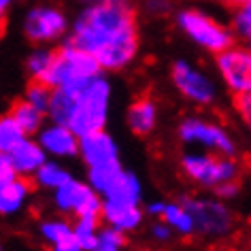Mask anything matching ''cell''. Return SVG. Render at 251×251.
Instances as JSON below:
<instances>
[{
  "instance_id": "7402d4cb",
  "label": "cell",
  "mask_w": 251,
  "mask_h": 251,
  "mask_svg": "<svg viewBox=\"0 0 251 251\" xmlns=\"http://www.w3.org/2000/svg\"><path fill=\"white\" fill-rule=\"evenodd\" d=\"M164 222L175 230V234L179 238H192L196 236V224H194V217L190 209L179 202V200H168L166 213H164Z\"/></svg>"
},
{
  "instance_id": "2e32d148",
  "label": "cell",
  "mask_w": 251,
  "mask_h": 251,
  "mask_svg": "<svg viewBox=\"0 0 251 251\" xmlns=\"http://www.w3.org/2000/svg\"><path fill=\"white\" fill-rule=\"evenodd\" d=\"M100 219H102L104 226H111V228L130 236L145 228L147 213L143 209V204H124L115 202V200H104Z\"/></svg>"
},
{
  "instance_id": "ac0fdd59",
  "label": "cell",
  "mask_w": 251,
  "mask_h": 251,
  "mask_svg": "<svg viewBox=\"0 0 251 251\" xmlns=\"http://www.w3.org/2000/svg\"><path fill=\"white\" fill-rule=\"evenodd\" d=\"M104 200H115V202L124 204H143L145 202V187H143V179L136 175L132 168H122L117 179L113 181L109 192L102 196Z\"/></svg>"
},
{
  "instance_id": "60d3db41",
  "label": "cell",
  "mask_w": 251,
  "mask_h": 251,
  "mask_svg": "<svg viewBox=\"0 0 251 251\" xmlns=\"http://www.w3.org/2000/svg\"><path fill=\"white\" fill-rule=\"evenodd\" d=\"M22 251H30V249H22Z\"/></svg>"
},
{
  "instance_id": "f1b7e54d",
  "label": "cell",
  "mask_w": 251,
  "mask_h": 251,
  "mask_svg": "<svg viewBox=\"0 0 251 251\" xmlns=\"http://www.w3.org/2000/svg\"><path fill=\"white\" fill-rule=\"evenodd\" d=\"M126 247H128V234L102 224V230L92 251H126Z\"/></svg>"
},
{
  "instance_id": "d6a6232c",
  "label": "cell",
  "mask_w": 251,
  "mask_h": 251,
  "mask_svg": "<svg viewBox=\"0 0 251 251\" xmlns=\"http://www.w3.org/2000/svg\"><path fill=\"white\" fill-rule=\"evenodd\" d=\"M143 9L149 17H166L175 13V4L171 0H143Z\"/></svg>"
},
{
  "instance_id": "7c38bea8",
  "label": "cell",
  "mask_w": 251,
  "mask_h": 251,
  "mask_svg": "<svg viewBox=\"0 0 251 251\" xmlns=\"http://www.w3.org/2000/svg\"><path fill=\"white\" fill-rule=\"evenodd\" d=\"M79 160L85 168L122 162V147H119V141L115 136L104 128V130H98V132H92L87 136H81Z\"/></svg>"
},
{
  "instance_id": "e575fe53",
  "label": "cell",
  "mask_w": 251,
  "mask_h": 251,
  "mask_svg": "<svg viewBox=\"0 0 251 251\" xmlns=\"http://www.w3.org/2000/svg\"><path fill=\"white\" fill-rule=\"evenodd\" d=\"M166 206H168V200L164 198H151L147 202H143V209H145L149 219H162L166 213Z\"/></svg>"
},
{
  "instance_id": "5bb4252c",
  "label": "cell",
  "mask_w": 251,
  "mask_h": 251,
  "mask_svg": "<svg viewBox=\"0 0 251 251\" xmlns=\"http://www.w3.org/2000/svg\"><path fill=\"white\" fill-rule=\"evenodd\" d=\"M126 128L130 130L139 139H147L151 136L160 126V104L158 100L143 94L130 100V104L126 106Z\"/></svg>"
},
{
  "instance_id": "4fadbf2b",
  "label": "cell",
  "mask_w": 251,
  "mask_h": 251,
  "mask_svg": "<svg viewBox=\"0 0 251 251\" xmlns=\"http://www.w3.org/2000/svg\"><path fill=\"white\" fill-rule=\"evenodd\" d=\"M36 141L41 143L45 153L53 160L68 162V160L79 158V141L81 139L64 124L47 122L41 128V132L36 134Z\"/></svg>"
},
{
  "instance_id": "484cf974",
  "label": "cell",
  "mask_w": 251,
  "mask_h": 251,
  "mask_svg": "<svg viewBox=\"0 0 251 251\" xmlns=\"http://www.w3.org/2000/svg\"><path fill=\"white\" fill-rule=\"evenodd\" d=\"M122 168H124L122 162H113V164H104V166L85 168V181L100 194V196H104V194L109 192V187L113 185V181L117 179V175L122 173Z\"/></svg>"
},
{
  "instance_id": "d6986e66",
  "label": "cell",
  "mask_w": 251,
  "mask_h": 251,
  "mask_svg": "<svg viewBox=\"0 0 251 251\" xmlns=\"http://www.w3.org/2000/svg\"><path fill=\"white\" fill-rule=\"evenodd\" d=\"M36 236L41 238L47 247H55L60 243H66L73 238V219L66 215H47L36 222Z\"/></svg>"
},
{
  "instance_id": "8d00e7d4",
  "label": "cell",
  "mask_w": 251,
  "mask_h": 251,
  "mask_svg": "<svg viewBox=\"0 0 251 251\" xmlns=\"http://www.w3.org/2000/svg\"><path fill=\"white\" fill-rule=\"evenodd\" d=\"M49 251H85V249L81 247L75 238H71V241H66V243H60V245H55V247H49Z\"/></svg>"
},
{
  "instance_id": "6da1fadb",
  "label": "cell",
  "mask_w": 251,
  "mask_h": 251,
  "mask_svg": "<svg viewBox=\"0 0 251 251\" xmlns=\"http://www.w3.org/2000/svg\"><path fill=\"white\" fill-rule=\"evenodd\" d=\"M68 41L90 51L106 75L128 71L141 53L139 4L134 0H96L77 9Z\"/></svg>"
},
{
  "instance_id": "4dcf8cb0",
  "label": "cell",
  "mask_w": 251,
  "mask_h": 251,
  "mask_svg": "<svg viewBox=\"0 0 251 251\" xmlns=\"http://www.w3.org/2000/svg\"><path fill=\"white\" fill-rule=\"evenodd\" d=\"M147 238L151 243L166 245V243H171L173 238H177V234H175V230L164 219H151V222L147 224Z\"/></svg>"
},
{
  "instance_id": "e0dca14e",
  "label": "cell",
  "mask_w": 251,
  "mask_h": 251,
  "mask_svg": "<svg viewBox=\"0 0 251 251\" xmlns=\"http://www.w3.org/2000/svg\"><path fill=\"white\" fill-rule=\"evenodd\" d=\"M36 190L32 179L17 177L11 183L0 185V215L13 219L20 217L32 202V192Z\"/></svg>"
},
{
  "instance_id": "8992f818",
  "label": "cell",
  "mask_w": 251,
  "mask_h": 251,
  "mask_svg": "<svg viewBox=\"0 0 251 251\" xmlns=\"http://www.w3.org/2000/svg\"><path fill=\"white\" fill-rule=\"evenodd\" d=\"M100 73L104 71L100 68L98 60L90 51L77 47L75 43L66 39L60 45H55V60L41 81L47 83L51 90H60V87L83 90Z\"/></svg>"
},
{
  "instance_id": "30bf717a",
  "label": "cell",
  "mask_w": 251,
  "mask_h": 251,
  "mask_svg": "<svg viewBox=\"0 0 251 251\" xmlns=\"http://www.w3.org/2000/svg\"><path fill=\"white\" fill-rule=\"evenodd\" d=\"M49 204L53 213L66 217H98L102 215L104 198L85 179L73 177L62 187L49 194Z\"/></svg>"
},
{
  "instance_id": "d4e9b609",
  "label": "cell",
  "mask_w": 251,
  "mask_h": 251,
  "mask_svg": "<svg viewBox=\"0 0 251 251\" xmlns=\"http://www.w3.org/2000/svg\"><path fill=\"white\" fill-rule=\"evenodd\" d=\"M102 230V219L98 217H75L73 219V238L85 251H92Z\"/></svg>"
},
{
  "instance_id": "ab89813d",
  "label": "cell",
  "mask_w": 251,
  "mask_h": 251,
  "mask_svg": "<svg viewBox=\"0 0 251 251\" xmlns=\"http://www.w3.org/2000/svg\"><path fill=\"white\" fill-rule=\"evenodd\" d=\"M92 2H96V0H75V4L81 9V7H87V4H92Z\"/></svg>"
},
{
  "instance_id": "4316f807",
  "label": "cell",
  "mask_w": 251,
  "mask_h": 251,
  "mask_svg": "<svg viewBox=\"0 0 251 251\" xmlns=\"http://www.w3.org/2000/svg\"><path fill=\"white\" fill-rule=\"evenodd\" d=\"M51 96H53L51 87H49L47 83H43V81H36V79H28V83L22 92V98L28 100V102L32 106H36V109H41L43 113H47L49 102H51Z\"/></svg>"
},
{
  "instance_id": "5b68a950",
  "label": "cell",
  "mask_w": 251,
  "mask_h": 251,
  "mask_svg": "<svg viewBox=\"0 0 251 251\" xmlns=\"http://www.w3.org/2000/svg\"><path fill=\"white\" fill-rule=\"evenodd\" d=\"M168 81L173 90L196 109H209L219 102L222 83L217 75L206 71L202 64L187 58H175L168 66Z\"/></svg>"
},
{
  "instance_id": "ba28073f",
  "label": "cell",
  "mask_w": 251,
  "mask_h": 251,
  "mask_svg": "<svg viewBox=\"0 0 251 251\" xmlns=\"http://www.w3.org/2000/svg\"><path fill=\"white\" fill-rule=\"evenodd\" d=\"M190 209L194 224H196V236L204 241H224L236 230V215L230 202L217 198L213 192L209 194H190L183 192L177 196Z\"/></svg>"
},
{
  "instance_id": "f35d334b",
  "label": "cell",
  "mask_w": 251,
  "mask_h": 251,
  "mask_svg": "<svg viewBox=\"0 0 251 251\" xmlns=\"http://www.w3.org/2000/svg\"><path fill=\"white\" fill-rule=\"evenodd\" d=\"M219 2H224V4H228V7H241V4H245V2H249V0H219Z\"/></svg>"
},
{
  "instance_id": "277c9868",
  "label": "cell",
  "mask_w": 251,
  "mask_h": 251,
  "mask_svg": "<svg viewBox=\"0 0 251 251\" xmlns=\"http://www.w3.org/2000/svg\"><path fill=\"white\" fill-rule=\"evenodd\" d=\"M179 171L194 187L215 192L219 185L241 179L243 164L238 158L230 155H219L202 149H183L179 155Z\"/></svg>"
},
{
  "instance_id": "1f68e13d",
  "label": "cell",
  "mask_w": 251,
  "mask_h": 251,
  "mask_svg": "<svg viewBox=\"0 0 251 251\" xmlns=\"http://www.w3.org/2000/svg\"><path fill=\"white\" fill-rule=\"evenodd\" d=\"M232 109H234L245 132L251 136V94H247V96H234L232 98Z\"/></svg>"
},
{
  "instance_id": "ffe728a7",
  "label": "cell",
  "mask_w": 251,
  "mask_h": 251,
  "mask_svg": "<svg viewBox=\"0 0 251 251\" xmlns=\"http://www.w3.org/2000/svg\"><path fill=\"white\" fill-rule=\"evenodd\" d=\"M75 175L71 173V168L66 166V162L62 160H53L49 158L45 164H43L36 175L32 177V183L39 192H45V194H51L55 192L58 187H62L66 181H71Z\"/></svg>"
},
{
  "instance_id": "d590c367",
  "label": "cell",
  "mask_w": 251,
  "mask_h": 251,
  "mask_svg": "<svg viewBox=\"0 0 251 251\" xmlns=\"http://www.w3.org/2000/svg\"><path fill=\"white\" fill-rule=\"evenodd\" d=\"M17 177H20V175H17V173L13 171V166H11L7 160L0 158V185L11 183V181L17 179Z\"/></svg>"
},
{
  "instance_id": "9c48e42d",
  "label": "cell",
  "mask_w": 251,
  "mask_h": 251,
  "mask_svg": "<svg viewBox=\"0 0 251 251\" xmlns=\"http://www.w3.org/2000/svg\"><path fill=\"white\" fill-rule=\"evenodd\" d=\"M73 17L55 0H39L24 11L20 30L30 45H60L71 34Z\"/></svg>"
},
{
  "instance_id": "83f0119b",
  "label": "cell",
  "mask_w": 251,
  "mask_h": 251,
  "mask_svg": "<svg viewBox=\"0 0 251 251\" xmlns=\"http://www.w3.org/2000/svg\"><path fill=\"white\" fill-rule=\"evenodd\" d=\"M230 26L236 34V41L251 45V0L241 4V7L232 9L230 15Z\"/></svg>"
},
{
  "instance_id": "44dd1931",
  "label": "cell",
  "mask_w": 251,
  "mask_h": 251,
  "mask_svg": "<svg viewBox=\"0 0 251 251\" xmlns=\"http://www.w3.org/2000/svg\"><path fill=\"white\" fill-rule=\"evenodd\" d=\"M9 115L15 119V124L26 132L28 136H36L41 132V128L45 126L49 119H47V113H43L41 109H36L24 98H17L11 102L9 106Z\"/></svg>"
},
{
  "instance_id": "8fae6325",
  "label": "cell",
  "mask_w": 251,
  "mask_h": 251,
  "mask_svg": "<svg viewBox=\"0 0 251 251\" xmlns=\"http://www.w3.org/2000/svg\"><path fill=\"white\" fill-rule=\"evenodd\" d=\"M213 68L232 98L251 94V45L236 41L232 47L213 55Z\"/></svg>"
},
{
  "instance_id": "74e56055",
  "label": "cell",
  "mask_w": 251,
  "mask_h": 251,
  "mask_svg": "<svg viewBox=\"0 0 251 251\" xmlns=\"http://www.w3.org/2000/svg\"><path fill=\"white\" fill-rule=\"evenodd\" d=\"M15 0H0V13H2V17H7L9 9H13Z\"/></svg>"
},
{
  "instance_id": "cb8c5ba5",
  "label": "cell",
  "mask_w": 251,
  "mask_h": 251,
  "mask_svg": "<svg viewBox=\"0 0 251 251\" xmlns=\"http://www.w3.org/2000/svg\"><path fill=\"white\" fill-rule=\"evenodd\" d=\"M55 60V47L53 45H32V49L24 58V71H26L28 79L41 81L47 75Z\"/></svg>"
},
{
  "instance_id": "603a6c76",
  "label": "cell",
  "mask_w": 251,
  "mask_h": 251,
  "mask_svg": "<svg viewBox=\"0 0 251 251\" xmlns=\"http://www.w3.org/2000/svg\"><path fill=\"white\" fill-rule=\"evenodd\" d=\"M77 98H79V90H68V87L53 90L51 102H49V109H47V119L68 126L75 111V104H77Z\"/></svg>"
},
{
  "instance_id": "f546056e",
  "label": "cell",
  "mask_w": 251,
  "mask_h": 251,
  "mask_svg": "<svg viewBox=\"0 0 251 251\" xmlns=\"http://www.w3.org/2000/svg\"><path fill=\"white\" fill-rule=\"evenodd\" d=\"M24 136H28L20 126L15 124V119L9 115V113H4L2 117H0V153L2 151H9L13 145H17Z\"/></svg>"
},
{
  "instance_id": "3957f363",
  "label": "cell",
  "mask_w": 251,
  "mask_h": 251,
  "mask_svg": "<svg viewBox=\"0 0 251 251\" xmlns=\"http://www.w3.org/2000/svg\"><path fill=\"white\" fill-rule=\"evenodd\" d=\"M175 139L183 149H202V151L238 158L241 147L234 132L219 119L202 113H187L175 126Z\"/></svg>"
},
{
  "instance_id": "52a82bcc",
  "label": "cell",
  "mask_w": 251,
  "mask_h": 251,
  "mask_svg": "<svg viewBox=\"0 0 251 251\" xmlns=\"http://www.w3.org/2000/svg\"><path fill=\"white\" fill-rule=\"evenodd\" d=\"M111 102H113V83L106 73H100L92 79L83 90H79V98L75 104L73 117L68 128L79 136H87L98 130H104L111 117Z\"/></svg>"
},
{
  "instance_id": "9a60e30c",
  "label": "cell",
  "mask_w": 251,
  "mask_h": 251,
  "mask_svg": "<svg viewBox=\"0 0 251 251\" xmlns=\"http://www.w3.org/2000/svg\"><path fill=\"white\" fill-rule=\"evenodd\" d=\"M0 158L7 160L13 171L24 179H32L36 171L49 160L45 149L41 147V143L36 141V136H24V139L13 145L9 151H2Z\"/></svg>"
},
{
  "instance_id": "7a4b0ae2",
  "label": "cell",
  "mask_w": 251,
  "mask_h": 251,
  "mask_svg": "<svg viewBox=\"0 0 251 251\" xmlns=\"http://www.w3.org/2000/svg\"><path fill=\"white\" fill-rule=\"evenodd\" d=\"M171 17L177 32L181 36H185L194 47H198L204 53L217 55L236 43V34L232 30L230 22L228 24L222 22L219 17L209 13L202 7L183 4V7L175 9V13Z\"/></svg>"
},
{
  "instance_id": "836d02e7",
  "label": "cell",
  "mask_w": 251,
  "mask_h": 251,
  "mask_svg": "<svg viewBox=\"0 0 251 251\" xmlns=\"http://www.w3.org/2000/svg\"><path fill=\"white\" fill-rule=\"evenodd\" d=\"M241 192H243V185H241V179H236V181H228V183H224V185H219L215 192V196L217 198H222L226 200V202H234V200L241 196Z\"/></svg>"
}]
</instances>
